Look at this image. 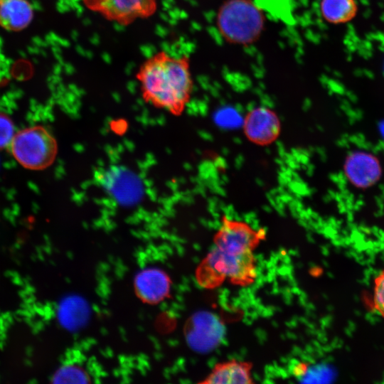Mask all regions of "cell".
Here are the masks:
<instances>
[{"label": "cell", "mask_w": 384, "mask_h": 384, "mask_svg": "<svg viewBox=\"0 0 384 384\" xmlns=\"http://www.w3.org/2000/svg\"><path fill=\"white\" fill-rule=\"evenodd\" d=\"M136 78L144 102L173 116L181 115L191 100L193 81L187 56L159 51L142 63Z\"/></svg>", "instance_id": "1"}, {"label": "cell", "mask_w": 384, "mask_h": 384, "mask_svg": "<svg viewBox=\"0 0 384 384\" xmlns=\"http://www.w3.org/2000/svg\"><path fill=\"white\" fill-rule=\"evenodd\" d=\"M257 277L254 252H235L213 246L196 270L198 284L205 289L220 287L225 281L240 287L252 284Z\"/></svg>", "instance_id": "2"}, {"label": "cell", "mask_w": 384, "mask_h": 384, "mask_svg": "<svg viewBox=\"0 0 384 384\" xmlns=\"http://www.w3.org/2000/svg\"><path fill=\"white\" fill-rule=\"evenodd\" d=\"M9 148L22 166L36 171L49 167L58 152L55 137L41 125L27 127L15 133Z\"/></svg>", "instance_id": "3"}, {"label": "cell", "mask_w": 384, "mask_h": 384, "mask_svg": "<svg viewBox=\"0 0 384 384\" xmlns=\"http://www.w3.org/2000/svg\"><path fill=\"white\" fill-rule=\"evenodd\" d=\"M254 3L233 0L224 4L218 15V25L223 35L238 43L252 41L259 34L262 20Z\"/></svg>", "instance_id": "4"}, {"label": "cell", "mask_w": 384, "mask_h": 384, "mask_svg": "<svg viewBox=\"0 0 384 384\" xmlns=\"http://www.w3.org/2000/svg\"><path fill=\"white\" fill-rule=\"evenodd\" d=\"M266 237L263 228L223 215L213 237V247L236 252H254Z\"/></svg>", "instance_id": "5"}, {"label": "cell", "mask_w": 384, "mask_h": 384, "mask_svg": "<svg viewBox=\"0 0 384 384\" xmlns=\"http://www.w3.org/2000/svg\"><path fill=\"white\" fill-rule=\"evenodd\" d=\"M82 3L90 11L122 26L151 17L158 7L157 0H82Z\"/></svg>", "instance_id": "6"}, {"label": "cell", "mask_w": 384, "mask_h": 384, "mask_svg": "<svg viewBox=\"0 0 384 384\" xmlns=\"http://www.w3.org/2000/svg\"><path fill=\"white\" fill-rule=\"evenodd\" d=\"M242 129L246 138L259 146H267L277 139L281 132V122L277 113L269 107L260 106L245 115Z\"/></svg>", "instance_id": "7"}, {"label": "cell", "mask_w": 384, "mask_h": 384, "mask_svg": "<svg viewBox=\"0 0 384 384\" xmlns=\"http://www.w3.org/2000/svg\"><path fill=\"white\" fill-rule=\"evenodd\" d=\"M184 333L188 344L193 349L206 352L215 348L220 341L223 328L214 315L201 311L189 318Z\"/></svg>", "instance_id": "8"}, {"label": "cell", "mask_w": 384, "mask_h": 384, "mask_svg": "<svg viewBox=\"0 0 384 384\" xmlns=\"http://www.w3.org/2000/svg\"><path fill=\"white\" fill-rule=\"evenodd\" d=\"M344 171L349 181L358 188L373 185L381 174L378 159L364 151H354L349 154L344 163Z\"/></svg>", "instance_id": "9"}, {"label": "cell", "mask_w": 384, "mask_h": 384, "mask_svg": "<svg viewBox=\"0 0 384 384\" xmlns=\"http://www.w3.org/2000/svg\"><path fill=\"white\" fill-rule=\"evenodd\" d=\"M137 295L144 302L156 304L169 294L170 279L158 268L149 267L140 271L134 279Z\"/></svg>", "instance_id": "10"}, {"label": "cell", "mask_w": 384, "mask_h": 384, "mask_svg": "<svg viewBox=\"0 0 384 384\" xmlns=\"http://www.w3.org/2000/svg\"><path fill=\"white\" fill-rule=\"evenodd\" d=\"M252 363L235 358L216 363L206 378L200 382L204 384H251Z\"/></svg>", "instance_id": "11"}, {"label": "cell", "mask_w": 384, "mask_h": 384, "mask_svg": "<svg viewBox=\"0 0 384 384\" xmlns=\"http://www.w3.org/2000/svg\"><path fill=\"white\" fill-rule=\"evenodd\" d=\"M59 324L69 331H75L82 327L89 317V308L86 302L76 295L63 298L56 310Z\"/></svg>", "instance_id": "12"}, {"label": "cell", "mask_w": 384, "mask_h": 384, "mask_svg": "<svg viewBox=\"0 0 384 384\" xmlns=\"http://www.w3.org/2000/svg\"><path fill=\"white\" fill-rule=\"evenodd\" d=\"M33 9L26 0H0V24L7 30L19 31L28 25Z\"/></svg>", "instance_id": "13"}, {"label": "cell", "mask_w": 384, "mask_h": 384, "mask_svg": "<svg viewBox=\"0 0 384 384\" xmlns=\"http://www.w3.org/2000/svg\"><path fill=\"white\" fill-rule=\"evenodd\" d=\"M320 11L326 21L339 24L351 21L357 14L358 6L355 0H321Z\"/></svg>", "instance_id": "14"}, {"label": "cell", "mask_w": 384, "mask_h": 384, "mask_svg": "<svg viewBox=\"0 0 384 384\" xmlns=\"http://www.w3.org/2000/svg\"><path fill=\"white\" fill-rule=\"evenodd\" d=\"M260 9L287 25L294 23L295 0H252Z\"/></svg>", "instance_id": "15"}, {"label": "cell", "mask_w": 384, "mask_h": 384, "mask_svg": "<svg viewBox=\"0 0 384 384\" xmlns=\"http://www.w3.org/2000/svg\"><path fill=\"white\" fill-rule=\"evenodd\" d=\"M330 370L326 367L298 361L293 366L292 373L300 382H327L331 378Z\"/></svg>", "instance_id": "16"}, {"label": "cell", "mask_w": 384, "mask_h": 384, "mask_svg": "<svg viewBox=\"0 0 384 384\" xmlns=\"http://www.w3.org/2000/svg\"><path fill=\"white\" fill-rule=\"evenodd\" d=\"M89 376L81 367L67 364L59 368L52 377V382L56 383H90Z\"/></svg>", "instance_id": "17"}, {"label": "cell", "mask_w": 384, "mask_h": 384, "mask_svg": "<svg viewBox=\"0 0 384 384\" xmlns=\"http://www.w3.org/2000/svg\"><path fill=\"white\" fill-rule=\"evenodd\" d=\"M370 298L372 309L384 318V270L379 272L373 279Z\"/></svg>", "instance_id": "18"}, {"label": "cell", "mask_w": 384, "mask_h": 384, "mask_svg": "<svg viewBox=\"0 0 384 384\" xmlns=\"http://www.w3.org/2000/svg\"><path fill=\"white\" fill-rule=\"evenodd\" d=\"M14 134V124L11 119L0 112V150L9 147Z\"/></svg>", "instance_id": "19"}]
</instances>
